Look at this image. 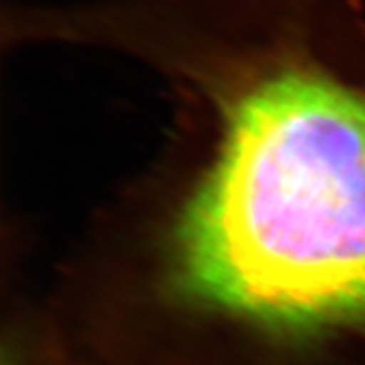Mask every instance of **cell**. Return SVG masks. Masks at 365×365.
Wrapping results in <instances>:
<instances>
[{"mask_svg":"<svg viewBox=\"0 0 365 365\" xmlns=\"http://www.w3.org/2000/svg\"><path fill=\"white\" fill-rule=\"evenodd\" d=\"M173 125L53 309L110 351L365 365V0H84Z\"/></svg>","mask_w":365,"mask_h":365,"instance_id":"obj_1","label":"cell"},{"mask_svg":"<svg viewBox=\"0 0 365 365\" xmlns=\"http://www.w3.org/2000/svg\"><path fill=\"white\" fill-rule=\"evenodd\" d=\"M29 324L38 343L39 358L43 360L45 365H77L47 312L30 313Z\"/></svg>","mask_w":365,"mask_h":365,"instance_id":"obj_2","label":"cell"},{"mask_svg":"<svg viewBox=\"0 0 365 365\" xmlns=\"http://www.w3.org/2000/svg\"><path fill=\"white\" fill-rule=\"evenodd\" d=\"M4 365H29V361L24 360L23 354H21L17 346L11 345V346H6Z\"/></svg>","mask_w":365,"mask_h":365,"instance_id":"obj_3","label":"cell"}]
</instances>
